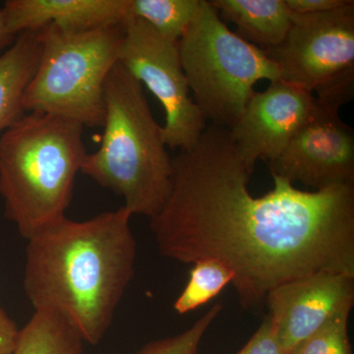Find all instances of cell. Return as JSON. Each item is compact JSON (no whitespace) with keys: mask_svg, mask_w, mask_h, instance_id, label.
<instances>
[{"mask_svg":"<svg viewBox=\"0 0 354 354\" xmlns=\"http://www.w3.org/2000/svg\"><path fill=\"white\" fill-rule=\"evenodd\" d=\"M172 162L171 194L151 218L158 251L186 264L220 261L246 311L259 313L268 293L293 279L354 276V185L304 191L272 176L274 189L254 197L253 167L214 124Z\"/></svg>","mask_w":354,"mask_h":354,"instance_id":"cell-1","label":"cell"},{"mask_svg":"<svg viewBox=\"0 0 354 354\" xmlns=\"http://www.w3.org/2000/svg\"><path fill=\"white\" fill-rule=\"evenodd\" d=\"M131 216L123 206L82 221L64 216L28 239L23 285L35 311L59 314L99 344L134 276Z\"/></svg>","mask_w":354,"mask_h":354,"instance_id":"cell-2","label":"cell"},{"mask_svg":"<svg viewBox=\"0 0 354 354\" xmlns=\"http://www.w3.org/2000/svg\"><path fill=\"white\" fill-rule=\"evenodd\" d=\"M104 104L102 145L80 172L122 197L132 216L153 218L171 194L174 162L143 86L120 62L104 83Z\"/></svg>","mask_w":354,"mask_h":354,"instance_id":"cell-3","label":"cell"},{"mask_svg":"<svg viewBox=\"0 0 354 354\" xmlns=\"http://www.w3.org/2000/svg\"><path fill=\"white\" fill-rule=\"evenodd\" d=\"M83 131L76 121L29 113L0 135V195L26 241L65 216L87 156Z\"/></svg>","mask_w":354,"mask_h":354,"instance_id":"cell-4","label":"cell"},{"mask_svg":"<svg viewBox=\"0 0 354 354\" xmlns=\"http://www.w3.org/2000/svg\"><path fill=\"white\" fill-rule=\"evenodd\" d=\"M41 53L28 85L23 109L102 127L104 83L118 62L124 23L82 32L50 24L39 30Z\"/></svg>","mask_w":354,"mask_h":354,"instance_id":"cell-5","label":"cell"},{"mask_svg":"<svg viewBox=\"0 0 354 354\" xmlns=\"http://www.w3.org/2000/svg\"><path fill=\"white\" fill-rule=\"evenodd\" d=\"M178 50L193 100L216 127H234L257 82L281 79L276 62L230 31L207 0L179 39Z\"/></svg>","mask_w":354,"mask_h":354,"instance_id":"cell-6","label":"cell"},{"mask_svg":"<svg viewBox=\"0 0 354 354\" xmlns=\"http://www.w3.org/2000/svg\"><path fill=\"white\" fill-rule=\"evenodd\" d=\"M118 62L164 106L165 145L172 150L192 148L208 125L191 97L178 43L165 38L145 21L128 14Z\"/></svg>","mask_w":354,"mask_h":354,"instance_id":"cell-7","label":"cell"},{"mask_svg":"<svg viewBox=\"0 0 354 354\" xmlns=\"http://www.w3.org/2000/svg\"><path fill=\"white\" fill-rule=\"evenodd\" d=\"M281 78L314 93L354 74V1L320 14L292 12L283 43L265 51Z\"/></svg>","mask_w":354,"mask_h":354,"instance_id":"cell-8","label":"cell"},{"mask_svg":"<svg viewBox=\"0 0 354 354\" xmlns=\"http://www.w3.org/2000/svg\"><path fill=\"white\" fill-rule=\"evenodd\" d=\"M268 165L272 176L314 191L354 185L353 127L342 120L339 111L318 106L283 152Z\"/></svg>","mask_w":354,"mask_h":354,"instance_id":"cell-9","label":"cell"},{"mask_svg":"<svg viewBox=\"0 0 354 354\" xmlns=\"http://www.w3.org/2000/svg\"><path fill=\"white\" fill-rule=\"evenodd\" d=\"M353 304L354 276L319 272L270 291L266 316L281 348L292 354L335 317L351 314Z\"/></svg>","mask_w":354,"mask_h":354,"instance_id":"cell-10","label":"cell"},{"mask_svg":"<svg viewBox=\"0 0 354 354\" xmlns=\"http://www.w3.org/2000/svg\"><path fill=\"white\" fill-rule=\"evenodd\" d=\"M317 106L312 93L279 79L264 92L254 93L241 118L228 129L230 138L253 169L258 160L269 164L283 152Z\"/></svg>","mask_w":354,"mask_h":354,"instance_id":"cell-11","label":"cell"},{"mask_svg":"<svg viewBox=\"0 0 354 354\" xmlns=\"http://www.w3.org/2000/svg\"><path fill=\"white\" fill-rule=\"evenodd\" d=\"M129 0H8L7 27L14 36L53 24L68 32H82L127 20Z\"/></svg>","mask_w":354,"mask_h":354,"instance_id":"cell-12","label":"cell"},{"mask_svg":"<svg viewBox=\"0 0 354 354\" xmlns=\"http://www.w3.org/2000/svg\"><path fill=\"white\" fill-rule=\"evenodd\" d=\"M221 20L234 23L239 37L264 51L283 43L292 12L286 0H209Z\"/></svg>","mask_w":354,"mask_h":354,"instance_id":"cell-13","label":"cell"},{"mask_svg":"<svg viewBox=\"0 0 354 354\" xmlns=\"http://www.w3.org/2000/svg\"><path fill=\"white\" fill-rule=\"evenodd\" d=\"M41 53L38 31L20 32L0 55V135L24 115L23 97Z\"/></svg>","mask_w":354,"mask_h":354,"instance_id":"cell-14","label":"cell"},{"mask_svg":"<svg viewBox=\"0 0 354 354\" xmlns=\"http://www.w3.org/2000/svg\"><path fill=\"white\" fill-rule=\"evenodd\" d=\"M84 344L64 317L39 310L19 330L13 354H83Z\"/></svg>","mask_w":354,"mask_h":354,"instance_id":"cell-15","label":"cell"},{"mask_svg":"<svg viewBox=\"0 0 354 354\" xmlns=\"http://www.w3.org/2000/svg\"><path fill=\"white\" fill-rule=\"evenodd\" d=\"M201 3L202 0H129L128 12L145 21L165 38L178 43Z\"/></svg>","mask_w":354,"mask_h":354,"instance_id":"cell-16","label":"cell"},{"mask_svg":"<svg viewBox=\"0 0 354 354\" xmlns=\"http://www.w3.org/2000/svg\"><path fill=\"white\" fill-rule=\"evenodd\" d=\"M193 265L187 286L174 302V310L178 314L188 313L206 304L234 279V272L220 261L204 259Z\"/></svg>","mask_w":354,"mask_h":354,"instance_id":"cell-17","label":"cell"},{"mask_svg":"<svg viewBox=\"0 0 354 354\" xmlns=\"http://www.w3.org/2000/svg\"><path fill=\"white\" fill-rule=\"evenodd\" d=\"M221 302L212 306L207 313L181 334L149 342L136 354H197L204 335L221 313Z\"/></svg>","mask_w":354,"mask_h":354,"instance_id":"cell-18","label":"cell"},{"mask_svg":"<svg viewBox=\"0 0 354 354\" xmlns=\"http://www.w3.org/2000/svg\"><path fill=\"white\" fill-rule=\"evenodd\" d=\"M351 314H342L302 342L292 354H353L348 337Z\"/></svg>","mask_w":354,"mask_h":354,"instance_id":"cell-19","label":"cell"},{"mask_svg":"<svg viewBox=\"0 0 354 354\" xmlns=\"http://www.w3.org/2000/svg\"><path fill=\"white\" fill-rule=\"evenodd\" d=\"M236 354H288L281 348L276 335L265 316L264 321L244 348Z\"/></svg>","mask_w":354,"mask_h":354,"instance_id":"cell-20","label":"cell"},{"mask_svg":"<svg viewBox=\"0 0 354 354\" xmlns=\"http://www.w3.org/2000/svg\"><path fill=\"white\" fill-rule=\"evenodd\" d=\"M351 0H286L291 12L295 14H320L342 8Z\"/></svg>","mask_w":354,"mask_h":354,"instance_id":"cell-21","label":"cell"},{"mask_svg":"<svg viewBox=\"0 0 354 354\" xmlns=\"http://www.w3.org/2000/svg\"><path fill=\"white\" fill-rule=\"evenodd\" d=\"M19 330L12 319L0 307V354H13Z\"/></svg>","mask_w":354,"mask_h":354,"instance_id":"cell-22","label":"cell"},{"mask_svg":"<svg viewBox=\"0 0 354 354\" xmlns=\"http://www.w3.org/2000/svg\"><path fill=\"white\" fill-rule=\"evenodd\" d=\"M16 37L9 32L6 13L3 8L0 9V50L9 48L15 41Z\"/></svg>","mask_w":354,"mask_h":354,"instance_id":"cell-23","label":"cell"},{"mask_svg":"<svg viewBox=\"0 0 354 354\" xmlns=\"http://www.w3.org/2000/svg\"><path fill=\"white\" fill-rule=\"evenodd\" d=\"M198 354V353H197Z\"/></svg>","mask_w":354,"mask_h":354,"instance_id":"cell-24","label":"cell"}]
</instances>
